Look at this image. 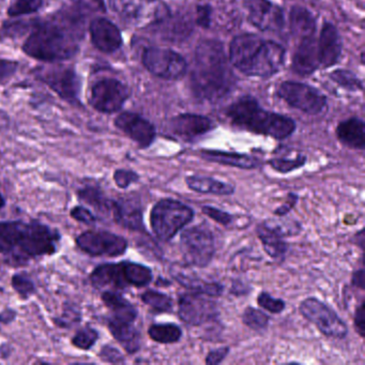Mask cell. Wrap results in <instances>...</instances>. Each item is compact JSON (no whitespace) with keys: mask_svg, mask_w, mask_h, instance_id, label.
Wrapping results in <instances>:
<instances>
[{"mask_svg":"<svg viewBox=\"0 0 365 365\" xmlns=\"http://www.w3.org/2000/svg\"><path fill=\"white\" fill-rule=\"evenodd\" d=\"M191 88L197 99L217 104L236 89V75L231 70L222 42L206 39L195 49L191 72Z\"/></svg>","mask_w":365,"mask_h":365,"instance_id":"1","label":"cell"},{"mask_svg":"<svg viewBox=\"0 0 365 365\" xmlns=\"http://www.w3.org/2000/svg\"><path fill=\"white\" fill-rule=\"evenodd\" d=\"M61 235L39 221L0 222V254L6 264L22 267L29 261L55 255Z\"/></svg>","mask_w":365,"mask_h":365,"instance_id":"2","label":"cell"},{"mask_svg":"<svg viewBox=\"0 0 365 365\" xmlns=\"http://www.w3.org/2000/svg\"><path fill=\"white\" fill-rule=\"evenodd\" d=\"M285 57L286 51L282 45L254 33L237 36L229 45V61L247 77H273L282 69Z\"/></svg>","mask_w":365,"mask_h":365,"instance_id":"3","label":"cell"},{"mask_svg":"<svg viewBox=\"0 0 365 365\" xmlns=\"http://www.w3.org/2000/svg\"><path fill=\"white\" fill-rule=\"evenodd\" d=\"M231 125L240 129L284 141L294 134L297 125L294 119L274 111H266L250 95L240 98L225 109Z\"/></svg>","mask_w":365,"mask_h":365,"instance_id":"4","label":"cell"},{"mask_svg":"<svg viewBox=\"0 0 365 365\" xmlns=\"http://www.w3.org/2000/svg\"><path fill=\"white\" fill-rule=\"evenodd\" d=\"M24 53L37 61L59 63L75 57L79 51L77 36L65 27L45 23L33 28L22 47Z\"/></svg>","mask_w":365,"mask_h":365,"instance_id":"5","label":"cell"},{"mask_svg":"<svg viewBox=\"0 0 365 365\" xmlns=\"http://www.w3.org/2000/svg\"><path fill=\"white\" fill-rule=\"evenodd\" d=\"M89 281L97 289L107 287L115 289H125L127 287L143 288L153 282V273L149 267L133 261H121L117 264L107 263L99 265L91 271Z\"/></svg>","mask_w":365,"mask_h":365,"instance_id":"6","label":"cell"},{"mask_svg":"<svg viewBox=\"0 0 365 365\" xmlns=\"http://www.w3.org/2000/svg\"><path fill=\"white\" fill-rule=\"evenodd\" d=\"M194 215V210L182 201L173 199H160L151 209V229L160 241L169 242L192 222Z\"/></svg>","mask_w":365,"mask_h":365,"instance_id":"7","label":"cell"},{"mask_svg":"<svg viewBox=\"0 0 365 365\" xmlns=\"http://www.w3.org/2000/svg\"><path fill=\"white\" fill-rule=\"evenodd\" d=\"M115 13L137 27L162 24L171 17V9L162 0H111Z\"/></svg>","mask_w":365,"mask_h":365,"instance_id":"8","label":"cell"},{"mask_svg":"<svg viewBox=\"0 0 365 365\" xmlns=\"http://www.w3.org/2000/svg\"><path fill=\"white\" fill-rule=\"evenodd\" d=\"M180 251L187 266L206 268L215 255L212 231L203 225L185 228L180 235Z\"/></svg>","mask_w":365,"mask_h":365,"instance_id":"9","label":"cell"},{"mask_svg":"<svg viewBox=\"0 0 365 365\" xmlns=\"http://www.w3.org/2000/svg\"><path fill=\"white\" fill-rule=\"evenodd\" d=\"M36 77L70 104L83 105L81 101V81L75 68L63 65L38 68Z\"/></svg>","mask_w":365,"mask_h":365,"instance_id":"10","label":"cell"},{"mask_svg":"<svg viewBox=\"0 0 365 365\" xmlns=\"http://www.w3.org/2000/svg\"><path fill=\"white\" fill-rule=\"evenodd\" d=\"M299 312L326 338L343 340L348 334L345 321L329 305L315 297L304 299L299 305Z\"/></svg>","mask_w":365,"mask_h":365,"instance_id":"11","label":"cell"},{"mask_svg":"<svg viewBox=\"0 0 365 365\" xmlns=\"http://www.w3.org/2000/svg\"><path fill=\"white\" fill-rule=\"evenodd\" d=\"M277 95L289 107L308 115H320L328 107V100L324 93L300 81H283L277 87Z\"/></svg>","mask_w":365,"mask_h":365,"instance_id":"12","label":"cell"},{"mask_svg":"<svg viewBox=\"0 0 365 365\" xmlns=\"http://www.w3.org/2000/svg\"><path fill=\"white\" fill-rule=\"evenodd\" d=\"M141 63L151 75L167 81L182 79L187 73V65L185 58L171 49L146 47L141 54Z\"/></svg>","mask_w":365,"mask_h":365,"instance_id":"13","label":"cell"},{"mask_svg":"<svg viewBox=\"0 0 365 365\" xmlns=\"http://www.w3.org/2000/svg\"><path fill=\"white\" fill-rule=\"evenodd\" d=\"M212 297L201 293L189 291L179 295L178 317L183 324L191 327L203 326L217 320L220 311Z\"/></svg>","mask_w":365,"mask_h":365,"instance_id":"14","label":"cell"},{"mask_svg":"<svg viewBox=\"0 0 365 365\" xmlns=\"http://www.w3.org/2000/svg\"><path fill=\"white\" fill-rule=\"evenodd\" d=\"M75 244L81 252L91 257L123 256L129 247L125 237L107 231H86L75 238Z\"/></svg>","mask_w":365,"mask_h":365,"instance_id":"15","label":"cell"},{"mask_svg":"<svg viewBox=\"0 0 365 365\" xmlns=\"http://www.w3.org/2000/svg\"><path fill=\"white\" fill-rule=\"evenodd\" d=\"M129 97V88L123 81L103 79L93 86L89 102L95 111L111 115L121 111Z\"/></svg>","mask_w":365,"mask_h":365,"instance_id":"16","label":"cell"},{"mask_svg":"<svg viewBox=\"0 0 365 365\" xmlns=\"http://www.w3.org/2000/svg\"><path fill=\"white\" fill-rule=\"evenodd\" d=\"M247 20L261 31H282L285 26L284 10L271 0H243Z\"/></svg>","mask_w":365,"mask_h":365,"instance_id":"17","label":"cell"},{"mask_svg":"<svg viewBox=\"0 0 365 365\" xmlns=\"http://www.w3.org/2000/svg\"><path fill=\"white\" fill-rule=\"evenodd\" d=\"M114 125L141 149H148L157 137V130L153 123L133 111L119 114L114 121Z\"/></svg>","mask_w":365,"mask_h":365,"instance_id":"18","label":"cell"},{"mask_svg":"<svg viewBox=\"0 0 365 365\" xmlns=\"http://www.w3.org/2000/svg\"><path fill=\"white\" fill-rule=\"evenodd\" d=\"M215 123L206 116L180 114L169 121V129L175 137L185 141H193L215 129Z\"/></svg>","mask_w":365,"mask_h":365,"instance_id":"19","label":"cell"},{"mask_svg":"<svg viewBox=\"0 0 365 365\" xmlns=\"http://www.w3.org/2000/svg\"><path fill=\"white\" fill-rule=\"evenodd\" d=\"M89 35L93 47L102 53H115L123 45L121 29L105 17H95L91 22Z\"/></svg>","mask_w":365,"mask_h":365,"instance_id":"20","label":"cell"},{"mask_svg":"<svg viewBox=\"0 0 365 365\" xmlns=\"http://www.w3.org/2000/svg\"><path fill=\"white\" fill-rule=\"evenodd\" d=\"M343 43L340 33L333 24L325 23L317 41L319 67L331 68L336 65L342 56Z\"/></svg>","mask_w":365,"mask_h":365,"instance_id":"21","label":"cell"},{"mask_svg":"<svg viewBox=\"0 0 365 365\" xmlns=\"http://www.w3.org/2000/svg\"><path fill=\"white\" fill-rule=\"evenodd\" d=\"M173 279L177 281L181 286L189 291L201 293L210 297H221L224 293V285L219 282H209L197 277L195 273L187 271V267L179 264H173L169 268Z\"/></svg>","mask_w":365,"mask_h":365,"instance_id":"22","label":"cell"},{"mask_svg":"<svg viewBox=\"0 0 365 365\" xmlns=\"http://www.w3.org/2000/svg\"><path fill=\"white\" fill-rule=\"evenodd\" d=\"M291 68L300 77L312 75L319 68L317 54V40L313 37L303 38L299 41L298 47L293 56Z\"/></svg>","mask_w":365,"mask_h":365,"instance_id":"23","label":"cell"},{"mask_svg":"<svg viewBox=\"0 0 365 365\" xmlns=\"http://www.w3.org/2000/svg\"><path fill=\"white\" fill-rule=\"evenodd\" d=\"M255 231L267 255L275 261H282L288 251V244L284 240L285 236L282 231L275 224L267 221L259 223Z\"/></svg>","mask_w":365,"mask_h":365,"instance_id":"24","label":"cell"},{"mask_svg":"<svg viewBox=\"0 0 365 365\" xmlns=\"http://www.w3.org/2000/svg\"><path fill=\"white\" fill-rule=\"evenodd\" d=\"M107 328L113 338L121 345L127 354L134 355L139 352L141 347V335L135 328L134 323H127L109 317L107 319Z\"/></svg>","mask_w":365,"mask_h":365,"instance_id":"25","label":"cell"},{"mask_svg":"<svg viewBox=\"0 0 365 365\" xmlns=\"http://www.w3.org/2000/svg\"><path fill=\"white\" fill-rule=\"evenodd\" d=\"M199 155L209 162L217 163L225 166L236 167L240 169H255L261 166V162L254 157L244 153H229L223 150L203 149Z\"/></svg>","mask_w":365,"mask_h":365,"instance_id":"26","label":"cell"},{"mask_svg":"<svg viewBox=\"0 0 365 365\" xmlns=\"http://www.w3.org/2000/svg\"><path fill=\"white\" fill-rule=\"evenodd\" d=\"M364 130V121L358 117H352L339 123L335 134L348 148L363 151L365 149Z\"/></svg>","mask_w":365,"mask_h":365,"instance_id":"27","label":"cell"},{"mask_svg":"<svg viewBox=\"0 0 365 365\" xmlns=\"http://www.w3.org/2000/svg\"><path fill=\"white\" fill-rule=\"evenodd\" d=\"M111 217L117 224L125 228L146 233L143 211L139 206H135L133 203H123L114 201Z\"/></svg>","mask_w":365,"mask_h":365,"instance_id":"28","label":"cell"},{"mask_svg":"<svg viewBox=\"0 0 365 365\" xmlns=\"http://www.w3.org/2000/svg\"><path fill=\"white\" fill-rule=\"evenodd\" d=\"M101 300L111 313V317L113 318L127 321V323H135L139 317V311L135 308V305L116 291H103Z\"/></svg>","mask_w":365,"mask_h":365,"instance_id":"29","label":"cell"},{"mask_svg":"<svg viewBox=\"0 0 365 365\" xmlns=\"http://www.w3.org/2000/svg\"><path fill=\"white\" fill-rule=\"evenodd\" d=\"M289 27L297 39L313 37L316 33V19L306 8L294 6L289 12Z\"/></svg>","mask_w":365,"mask_h":365,"instance_id":"30","label":"cell"},{"mask_svg":"<svg viewBox=\"0 0 365 365\" xmlns=\"http://www.w3.org/2000/svg\"><path fill=\"white\" fill-rule=\"evenodd\" d=\"M185 183L193 192L201 194L219 195V196H228L236 191L235 185L231 183L223 182L212 177L193 176L185 177Z\"/></svg>","mask_w":365,"mask_h":365,"instance_id":"31","label":"cell"},{"mask_svg":"<svg viewBox=\"0 0 365 365\" xmlns=\"http://www.w3.org/2000/svg\"><path fill=\"white\" fill-rule=\"evenodd\" d=\"M77 199L81 203H87L93 208L97 209L100 212L111 213L114 201L107 199L99 187L87 185V187L79 189L77 191Z\"/></svg>","mask_w":365,"mask_h":365,"instance_id":"32","label":"cell"},{"mask_svg":"<svg viewBox=\"0 0 365 365\" xmlns=\"http://www.w3.org/2000/svg\"><path fill=\"white\" fill-rule=\"evenodd\" d=\"M149 338L159 344H175L182 338V330L176 324H153L148 329Z\"/></svg>","mask_w":365,"mask_h":365,"instance_id":"33","label":"cell"},{"mask_svg":"<svg viewBox=\"0 0 365 365\" xmlns=\"http://www.w3.org/2000/svg\"><path fill=\"white\" fill-rule=\"evenodd\" d=\"M141 301L146 305H148L155 314L162 313H171L173 309V299L169 295L161 293V291L149 289L141 295Z\"/></svg>","mask_w":365,"mask_h":365,"instance_id":"34","label":"cell"},{"mask_svg":"<svg viewBox=\"0 0 365 365\" xmlns=\"http://www.w3.org/2000/svg\"><path fill=\"white\" fill-rule=\"evenodd\" d=\"M241 319H242L243 325L256 332H264L268 329L269 324H270V316L264 311L253 308V306H247L243 311Z\"/></svg>","mask_w":365,"mask_h":365,"instance_id":"35","label":"cell"},{"mask_svg":"<svg viewBox=\"0 0 365 365\" xmlns=\"http://www.w3.org/2000/svg\"><path fill=\"white\" fill-rule=\"evenodd\" d=\"M330 79L336 85L349 91H362L363 81L359 79L358 75L349 70L339 69L331 73Z\"/></svg>","mask_w":365,"mask_h":365,"instance_id":"36","label":"cell"},{"mask_svg":"<svg viewBox=\"0 0 365 365\" xmlns=\"http://www.w3.org/2000/svg\"><path fill=\"white\" fill-rule=\"evenodd\" d=\"M45 5V0H13L7 9L9 17H20L23 15L37 13Z\"/></svg>","mask_w":365,"mask_h":365,"instance_id":"37","label":"cell"},{"mask_svg":"<svg viewBox=\"0 0 365 365\" xmlns=\"http://www.w3.org/2000/svg\"><path fill=\"white\" fill-rule=\"evenodd\" d=\"M306 157L304 155H297L293 157H275L268 161V164L274 169L275 171L280 173H289L293 171L300 169L301 167L306 164Z\"/></svg>","mask_w":365,"mask_h":365,"instance_id":"38","label":"cell"},{"mask_svg":"<svg viewBox=\"0 0 365 365\" xmlns=\"http://www.w3.org/2000/svg\"><path fill=\"white\" fill-rule=\"evenodd\" d=\"M99 332L97 329L93 328L91 326H86L84 328L79 329L77 331L71 339V344L75 348L81 349V350H91L99 340Z\"/></svg>","mask_w":365,"mask_h":365,"instance_id":"39","label":"cell"},{"mask_svg":"<svg viewBox=\"0 0 365 365\" xmlns=\"http://www.w3.org/2000/svg\"><path fill=\"white\" fill-rule=\"evenodd\" d=\"M11 286L22 300H27L36 293V285L25 273H15L11 277Z\"/></svg>","mask_w":365,"mask_h":365,"instance_id":"40","label":"cell"},{"mask_svg":"<svg viewBox=\"0 0 365 365\" xmlns=\"http://www.w3.org/2000/svg\"><path fill=\"white\" fill-rule=\"evenodd\" d=\"M257 304L271 314H281L286 309V303L283 299L274 298L267 291H261L257 296Z\"/></svg>","mask_w":365,"mask_h":365,"instance_id":"41","label":"cell"},{"mask_svg":"<svg viewBox=\"0 0 365 365\" xmlns=\"http://www.w3.org/2000/svg\"><path fill=\"white\" fill-rule=\"evenodd\" d=\"M113 179L119 189H127L133 183L139 182L141 176L132 169H118L114 171Z\"/></svg>","mask_w":365,"mask_h":365,"instance_id":"42","label":"cell"},{"mask_svg":"<svg viewBox=\"0 0 365 365\" xmlns=\"http://www.w3.org/2000/svg\"><path fill=\"white\" fill-rule=\"evenodd\" d=\"M201 211L206 217H210L211 220L215 221L217 224L222 225V226L228 227L235 221L233 215L226 212V211L221 210V209L215 208V207L203 206Z\"/></svg>","mask_w":365,"mask_h":365,"instance_id":"43","label":"cell"},{"mask_svg":"<svg viewBox=\"0 0 365 365\" xmlns=\"http://www.w3.org/2000/svg\"><path fill=\"white\" fill-rule=\"evenodd\" d=\"M70 217L77 222L88 225V226H93L97 223V217L93 215V211L89 210L87 207L81 206V205L73 207L70 211Z\"/></svg>","mask_w":365,"mask_h":365,"instance_id":"44","label":"cell"},{"mask_svg":"<svg viewBox=\"0 0 365 365\" xmlns=\"http://www.w3.org/2000/svg\"><path fill=\"white\" fill-rule=\"evenodd\" d=\"M99 358L103 362L111 363V364H123V363H125V358L123 352L118 348L109 344L102 347L99 352Z\"/></svg>","mask_w":365,"mask_h":365,"instance_id":"45","label":"cell"},{"mask_svg":"<svg viewBox=\"0 0 365 365\" xmlns=\"http://www.w3.org/2000/svg\"><path fill=\"white\" fill-rule=\"evenodd\" d=\"M19 67L20 63L17 61L0 58V81H6L11 79L17 73Z\"/></svg>","mask_w":365,"mask_h":365,"instance_id":"46","label":"cell"},{"mask_svg":"<svg viewBox=\"0 0 365 365\" xmlns=\"http://www.w3.org/2000/svg\"><path fill=\"white\" fill-rule=\"evenodd\" d=\"M212 8L209 5H199L196 7V19L195 23L201 28H209L211 25Z\"/></svg>","mask_w":365,"mask_h":365,"instance_id":"47","label":"cell"},{"mask_svg":"<svg viewBox=\"0 0 365 365\" xmlns=\"http://www.w3.org/2000/svg\"><path fill=\"white\" fill-rule=\"evenodd\" d=\"M231 352V348L228 346L220 347V348L212 349L208 352L205 359V363L207 365H217L222 363Z\"/></svg>","mask_w":365,"mask_h":365,"instance_id":"48","label":"cell"},{"mask_svg":"<svg viewBox=\"0 0 365 365\" xmlns=\"http://www.w3.org/2000/svg\"><path fill=\"white\" fill-rule=\"evenodd\" d=\"M79 9L93 12H107L104 0H71Z\"/></svg>","mask_w":365,"mask_h":365,"instance_id":"49","label":"cell"},{"mask_svg":"<svg viewBox=\"0 0 365 365\" xmlns=\"http://www.w3.org/2000/svg\"><path fill=\"white\" fill-rule=\"evenodd\" d=\"M299 196L296 193H289L288 196H287L286 201L283 203L282 206L277 207L273 213L277 217H285V215H288L293 209L296 206L297 203H298Z\"/></svg>","mask_w":365,"mask_h":365,"instance_id":"50","label":"cell"},{"mask_svg":"<svg viewBox=\"0 0 365 365\" xmlns=\"http://www.w3.org/2000/svg\"><path fill=\"white\" fill-rule=\"evenodd\" d=\"M354 325L357 332L360 335V338H365V302L364 300L361 302L356 310V314L354 317Z\"/></svg>","mask_w":365,"mask_h":365,"instance_id":"51","label":"cell"},{"mask_svg":"<svg viewBox=\"0 0 365 365\" xmlns=\"http://www.w3.org/2000/svg\"><path fill=\"white\" fill-rule=\"evenodd\" d=\"M250 286H247L244 283L240 282V281H233V285H231V294L235 295V296H244V295L250 293Z\"/></svg>","mask_w":365,"mask_h":365,"instance_id":"52","label":"cell"},{"mask_svg":"<svg viewBox=\"0 0 365 365\" xmlns=\"http://www.w3.org/2000/svg\"><path fill=\"white\" fill-rule=\"evenodd\" d=\"M352 285L357 288L364 290L365 289V271L361 268L355 271L352 277Z\"/></svg>","mask_w":365,"mask_h":365,"instance_id":"53","label":"cell"},{"mask_svg":"<svg viewBox=\"0 0 365 365\" xmlns=\"http://www.w3.org/2000/svg\"><path fill=\"white\" fill-rule=\"evenodd\" d=\"M17 312L13 309H6L0 312V325H9L17 319Z\"/></svg>","mask_w":365,"mask_h":365,"instance_id":"54","label":"cell"},{"mask_svg":"<svg viewBox=\"0 0 365 365\" xmlns=\"http://www.w3.org/2000/svg\"><path fill=\"white\" fill-rule=\"evenodd\" d=\"M155 284H157V286H159V285L160 286H162L163 284H164L165 286H169V285H171V282H169V281L165 280V279H162V277H159Z\"/></svg>","mask_w":365,"mask_h":365,"instance_id":"55","label":"cell"},{"mask_svg":"<svg viewBox=\"0 0 365 365\" xmlns=\"http://www.w3.org/2000/svg\"><path fill=\"white\" fill-rule=\"evenodd\" d=\"M6 203H7V201H6L5 196H3V195L1 194V193H0V210H1V209L5 208Z\"/></svg>","mask_w":365,"mask_h":365,"instance_id":"56","label":"cell"}]
</instances>
